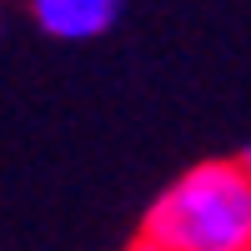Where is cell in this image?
Instances as JSON below:
<instances>
[{"instance_id":"cell-1","label":"cell","mask_w":251,"mask_h":251,"mask_svg":"<svg viewBox=\"0 0 251 251\" xmlns=\"http://www.w3.org/2000/svg\"><path fill=\"white\" fill-rule=\"evenodd\" d=\"M146 251H251V171L246 161H201L146 206L136 226Z\"/></svg>"},{"instance_id":"cell-2","label":"cell","mask_w":251,"mask_h":251,"mask_svg":"<svg viewBox=\"0 0 251 251\" xmlns=\"http://www.w3.org/2000/svg\"><path fill=\"white\" fill-rule=\"evenodd\" d=\"M30 15L50 40H96L116 25L121 0H30Z\"/></svg>"},{"instance_id":"cell-3","label":"cell","mask_w":251,"mask_h":251,"mask_svg":"<svg viewBox=\"0 0 251 251\" xmlns=\"http://www.w3.org/2000/svg\"><path fill=\"white\" fill-rule=\"evenodd\" d=\"M241 161H246V171H251V146H246V151H241Z\"/></svg>"}]
</instances>
